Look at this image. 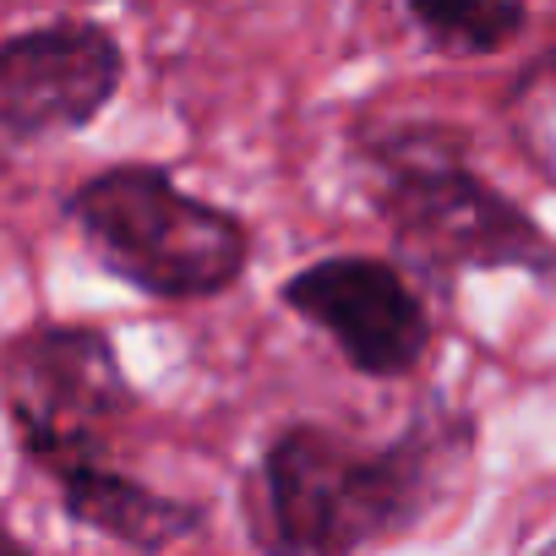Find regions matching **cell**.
Returning a JSON list of instances; mask_svg holds the SVG:
<instances>
[{
  "label": "cell",
  "mask_w": 556,
  "mask_h": 556,
  "mask_svg": "<svg viewBox=\"0 0 556 556\" xmlns=\"http://www.w3.org/2000/svg\"><path fill=\"white\" fill-rule=\"evenodd\" d=\"M431 491L426 442L361 447L333 431H285L256 475V534L273 556H355L404 529Z\"/></svg>",
  "instance_id": "1"
},
{
  "label": "cell",
  "mask_w": 556,
  "mask_h": 556,
  "mask_svg": "<svg viewBox=\"0 0 556 556\" xmlns=\"http://www.w3.org/2000/svg\"><path fill=\"white\" fill-rule=\"evenodd\" d=\"M72 218L121 278L159 301L213 295L245 267V229L164 169H104L72 197Z\"/></svg>",
  "instance_id": "2"
},
{
  "label": "cell",
  "mask_w": 556,
  "mask_h": 556,
  "mask_svg": "<svg viewBox=\"0 0 556 556\" xmlns=\"http://www.w3.org/2000/svg\"><path fill=\"white\" fill-rule=\"evenodd\" d=\"M7 409L23 447L55 475V485L110 469L104 447L126 415V382L110 344L88 328H34L7 350L0 366Z\"/></svg>",
  "instance_id": "3"
},
{
  "label": "cell",
  "mask_w": 556,
  "mask_h": 556,
  "mask_svg": "<svg viewBox=\"0 0 556 556\" xmlns=\"http://www.w3.org/2000/svg\"><path fill=\"white\" fill-rule=\"evenodd\" d=\"M377 197H382V213L393 218V229L431 262H458V267L529 262L534 267V256H545V240L523 224L518 207H507L469 169H458L426 148L388 153Z\"/></svg>",
  "instance_id": "4"
},
{
  "label": "cell",
  "mask_w": 556,
  "mask_h": 556,
  "mask_svg": "<svg viewBox=\"0 0 556 556\" xmlns=\"http://www.w3.org/2000/svg\"><path fill=\"white\" fill-rule=\"evenodd\" d=\"M285 301L317 323L350 366L371 377H399L426 355L431 323L399 267L371 256H328L285 285Z\"/></svg>",
  "instance_id": "5"
},
{
  "label": "cell",
  "mask_w": 556,
  "mask_h": 556,
  "mask_svg": "<svg viewBox=\"0 0 556 556\" xmlns=\"http://www.w3.org/2000/svg\"><path fill=\"white\" fill-rule=\"evenodd\" d=\"M121 83L110 34L61 23L0 45V148L39 142L93 121Z\"/></svg>",
  "instance_id": "6"
},
{
  "label": "cell",
  "mask_w": 556,
  "mask_h": 556,
  "mask_svg": "<svg viewBox=\"0 0 556 556\" xmlns=\"http://www.w3.org/2000/svg\"><path fill=\"white\" fill-rule=\"evenodd\" d=\"M61 502H66V513L83 518L88 529H99V534H110V540H126V545H137V551H159V545L180 540V534L197 523L191 507H180V502H169V496H159V491H148L142 480L115 475V469H93V475L66 480V485H61Z\"/></svg>",
  "instance_id": "7"
},
{
  "label": "cell",
  "mask_w": 556,
  "mask_h": 556,
  "mask_svg": "<svg viewBox=\"0 0 556 556\" xmlns=\"http://www.w3.org/2000/svg\"><path fill=\"white\" fill-rule=\"evenodd\" d=\"M415 23L442 50H496L507 34L523 28V12H513V7H415Z\"/></svg>",
  "instance_id": "8"
},
{
  "label": "cell",
  "mask_w": 556,
  "mask_h": 556,
  "mask_svg": "<svg viewBox=\"0 0 556 556\" xmlns=\"http://www.w3.org/2000/svg\"><path fill=\"white\" fill-rule=\"evenodd\" d=\"M0 556H28V551H23V545L7 534V529H0Z\"/></svg>",
  "instance_id": "9"
}]
</instances>
